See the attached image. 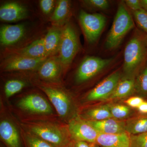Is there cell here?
Returning <instances> with one entry per match:
<instances>
[{
	"label": "cell",
	"mask_w": 147,
	"mask_h": 147,
	"mask_svg": "<svg viewBox=\"0 0 147 147\" xmlns=\"http://www.w3.org/2000/svg\"><path fill=\"white\" fill-rule=\"evenodd\" d=\"M134 26V23L123 3L119 5L112 26L108 34L105 47L113 50L120 44L125 35Z\"/></svg>",
	"instance_id": "obj_1"
},
{
	"label": "cell",
	"mask_w": 147,
	"mask_h": 147,
	"mask_svg": "<svg viewBox=\"0 0 147 147\" xmlns=\"http://www.w3.org/2000/svg\"><path fill=\"white\" fill-rule=\"evenodd\" d=\"M145 47L143 40L138 36H135L127 44L124 53L123 71L131 77L144 59Z\"/></svg>",
	"instance_id": "obj_2"
},
{
	"label": "cell",
	"mask_w": 147,
	"mask_h": 147,
	"mask_svg": "<svg viewBox=\"0 0 147 147\" xmlns=\"http://www.w3.org/2000/svg\"><path fill=\"white\" fill-rule=\"evenodd\" d=\"M79 49V40L76 32L73 26L67 23L62 28L58 51V57L63 67H67L71 64Z\"/></svg>",
	"instance_id": "obj_3"
},
{
	"label": "cell",
	"mask_w": 147,
	"mask_h": 147,
	"mask_svg": "<svg viewBox=\"0 0 147 147\" xmlns=\"http://www.w3.org/2000/svg\"><path fill=\"white\" fill-rule=\"evenodd\" d=\"M79 20L88 42L90 43L95 42L105 26L106 17L100 13H90L81 10Z\"/></svg>",
	"instance_id": "obj_4"
},
{
	"label": "cell",
	"mask_w": 147,
	"mask_h": 147,
	"mask_svg": "<svg viewBox=\"0 0 147 147\" xmlns=\"http://www.w3.org/2000/svg\"><path fill=\"white\" fill-rule=\"evenodd\" d=\"M112 60V59L87 57L82 61L77 69L75 76L76 82L82 83L88 81L109 65Z\"/></svg>",
	"instance_id": "obj_5"
},
{
	"label": "cell",
	"mask_w": 147,
	"mask_h": 147,
	"mask_svg": "<svg viewBox=\"0 0 147 147\" xmlns=\"http://www.w3.org/2000/svg\"><path fill=\"white\" fill-rule=\"evenodd\" d=\"M68 129L71 137L76 142L96 143L98 132L86 120L79 117L74 119L69 122Z\"/></svg>",
	"instance_id": "obj_6"
},
{
	"label": "cell",
	"mask_w": 147,
	"mask_h": 147,
	"mask_svg": "<svg viewBox=\"0 0 147 147\" xmlns=\"http://www.w3.org/2000/svg\"><path fill=\"white\" fill-rule=\"evenodd\" d=\"M120 77L119 71L111 74L90 92L87 95V100L95 101L109 99L119 82Z\"/></svg>",
	"instance_id": "obj_7"
},
{
	"label": "cell",
	"mask_w": 147,
	"mask_h": 147,
	"mask_svg": "<svg viewBox=\"0 0 147 147\" xmlns=\"http://www.w3.org/2000/svg\"><path fill=\"white\" fill-rule=\"evenodd\" d=\"M48 58L34 59L18 55H11L4 61L3 69L6 71H25L40 67Z\"/></svg>",
	"instance_id": "obj_8"
},
{
	"label": "cell",
	"mask_w": 147,
	"mask_h": 147,
	"mask_svg": "<svg viewBox=\"0 0 147 147\" xmlns=\"http://www.w3.org/2000/svg\"><path fill=\"white\" fill-rule=\"evenodd\" d=\"M34 135L50 143L56 147H65L68 144L65 136L58 129L46 125H36L32 127Z\"/></svg>",
	"instance_id": "obj_9"
},
{
	"label": "cell",
	"mask_w": 147,
	"mask_h": 147,
	"mask_svg": "<svg viewBox=\"0 0 147 147\" xmlns=\"http://www.w3.org/2000/svg\"><path fill=\"white\" fill-rule=\"evenodd\" d=\"M50 101L54 105L58 115L65 117L70 112L71 103L67 95L61 90L47 86H41Z\"/></svg>",
	"instance_id": "obj_10"
},
{
	"label": "cell",
	"mask_w": 147,
	"mask_h": 147,
	"mask_svg": "<svg viewBox=\"0 0 147 147\" xmlns=\"http://www.w3.org/2000/svg\"><path fill=\"white\" fill-rule=\"evenodd\" d=\"M18 105L22 110L31 113L48 114L53 112L46 99L38 94H30L23 98L18 102Z\"/></svg>",
	"instance_id": "obj_11"
},
{
	"label": "cell",
	"mask_w": 147,
	"mask_h": 147,
	"mask_svg": "<svg viewBox=\"0 0 147 147\" xmlns=\"http://www.w3.org/2000/svg\"><path fill=\"white\" fill-rule=\"evenodd\" d=\"M24 24L4 25L0 29V42L3 46H10L18 42L26 33Z\"/></svg>",
	"instance_id": "obj_12"
},
{
	"label": "cell",
	"mask_w": 147,
	"mask_h": 147,
	"mask_svg": "<svg viewBox=\"0 0 147 147\" xmlns=\"http://www.w3.org/2000/svg\"><path fill=\"white\" fill-rule=\"evenodd\" d=\"M28 15L26 8L15 2L5 3L0 7V19L6 22H15L24 19Z\"/></svg>",
	"instance_id": "obj_13"
},
{
	"label": "cell",
	"mask_w": 147,
	"mask_h": 147,
	"mask_svg": "<svg viewBox=\"0 0 147 147\" xmlns=\"http://www.w3.org/2000/svg\"><path fill=\"white\" fill-rule=\"evenodd\" d=\"M86 121L98 133L115 134L126 132L125 130V122L113 118L102 121Z\"/></svg>",
	"instance_id": "obj_14"
},
{
	"label": "cell",
	"mask_w": 147,
	"mask_h": 147,
	"mask_svg": "<svg viewBox=\"0 0 147 147\" xmlns=\"http://www.w3.org/2000/svg\"><path fill=\"white\" fill-rule=\"evenodd\" d=\"M96 143L102 147H130V134L126 132L115 134L98 133Z\"/></svg>",
	"instance_id": "obj_15"
},
{
	"label": "cell",
	"mask_w": 147,
	"mask_h": 147,
	"mask_svg": "<svg viewBox=\"0 0 147 147\" xmlns=\"http://www.w3.org/2000/svg\"><path fill=\"white\" fill-rule=\"evenodd\" d=\"M63 67L59 57L48 58L39 67V74L42 79L55 82L59 79Z\"/></svg>",
	"instance_id": "obj_16"
},
{
	"label": "cell",
	"mask_w": 147,
	"mask_h": 147,
	"mask_svg": "<svg viewBox=\"0 0 147 147\" xmlns=\"http://www.w3.org/2000/svg\"><path fill=\"white\" fill-rule=\"evenodd\" d=\"M12 55L34 59L48 57L45 52L43 38L36 40L22 49L12 50Z\"/></svg>",
	"instance_id": "obj_17"
},
{
	"label": "cell",
	"mask_w": 147,
	"mask_h": 147,
	"mask_svg": "<svg viewBox=\"0 0 147 147\" xmlns=\"http://www.w3.org/2000/svg\"><path fill=\"white\" fill-rule=\"evenodd\" d=\"M62 28L52 27L48 30L44 38V43L47 57L55 55L59 51L61 38Z\"/></svg>",
	"instance_id": "obj_18"
},
{
	"label": "cell",
	"mask_w": 147,
	"mask_h": 147,
	"mask_svg": "<svg viewBox=\"0 0 147 147\" xmlns=\"http://www.w3.org/2000/svg\"><path fill=\"white\" fill-rule=\"evenodd\" d=\"M0 136L8 147H21L17 129L9 121L3 120L0 123Z\"/></svg>",
	"instance_id": "obj_19"
},
{
	"label": "cell",
	"mask_w": 147,
	"mask_h": 147,
	"mask_svg": "<svg viewBox=\"0 0 147 147\" xmlns=\"http://www.w3.org/2000/svg\"><path fill=\"white\" fill-rule=\"evenodd\" d=\"M135 90V80L132 77H126L120 80L109 99H120L132 94Z\"/></svg>",
	"instance_id": "obj_20"
},
{
	"label": "cell",
	"mask_w": 147,
	"mask_h": 147,
	"mask_svg": "<svg viewBox=\"0 0 147 147\" xmlns=\"http://www.w3.org/2000/svg\"><path fill=\"white\" fill-rule=\"evenodd\" d=\"M125 130L130 135H137L147 131V117L135 118L125 122Z\"/></svg>",
	"instance_id": "obj_21"
},
{
	"label": "cell",
	"mask_w": 147,
	"mask_h": 147,
	"mask_svg": "<svg viewBox=\"0 0 147 147\" xmlns=\"http://www.w3.org/2000/svg\"><path fill=\"white\" fill-rule=\"evenodd\" d=\"M70 3L67 0H61L58 2L51 20L56 24H60L67 18L70 10Z\"/></svg>",
	"instance_id": "obj_22"
},
{
	"label": "cell",
	"mask_w": 147,
	"mask_h": 147,
	"mask_svg": "<svg viewBox=\"0 0 147 147\" xmlns=\"http://www.w3.org/2000/svg\"><path fill=\"white\" fill-rule=\"evenodd\" d=\"M88 120L99 121L112 118L113 116L108 104L90 109L86 113Z\"/></svg>",
	"instance_id": "obj_23"
},
{
	"label": "cell",
	"mask_w": 147,
	"mask_h": 147,
	"mask_svg": "<svg viewBox=\"0 0 147 147\" xmlns=\"http://www.w3.org/2000/svg\"><path fill=\"white\" fill-rule=\"evenodd\" d=\"M113 118L120 119L125 118L131 113V109L126 105L121 104H108Z\"/></svg>",
	"instance_id": "obj_24"
},
{
	"label": "cell",
	"mask_w": 147,
	"mask_h": 147,
	"mask_svg": "<svg viewBox=\"0 0 147 147\" xmlns=\"http://www.w3.org/2000/svg\"><path fill=\"white\" fill-rule=\"evenodd\" d=\"M26 86V83L21 80H11L5 83L4 87L5 93L7 98L16 94Z\"/></svg>",
	"instance_id": "obj_25"
},
{
	"label": "cell",
	"mask_w": 147,
	"mask_h": 147,
	"mask_svg": "<svg viewBox=\"0 0 147 147\" xmlns=\"http://www.w3.org/2000/svg\"><path fill=\"white\" fill-rule=\"evenodd\" d=\"M135 90L144 96H147V65L137 76L135 81Z\"/></svg>",
	"instance_id": "obj_26"
},
{
	"label": "cell",
	"mask_w": 147,
	"mask_h": 147,
	"mask_svg": "<svg viewBox=\"0 0 147 147\" xmlns=\"http://www.w3.org/2000/svg\"><path fill=\"white\" fill-rule=\"evenodd\" d=\"M26 145L27 147H56L34 135L27 136Z\"/></svg>",
	"instance_id": "obj_27"
},
{
	"label": "cell",
	"mask_w": 147,
	"mask_h": 147,
	"mask_svg": "<svg viewBox=\"0 0 147 147\" xmlns=\"http://www.w3.org/2000/svg\"><path fill=\"white\" fill-rule=\"evenodd\" d=\"M133 14L139 26L147 33V11L142 8L133 11Z\"/></svg>",
	"instance_id": "obj_28"
},
{
	"label": "cell",
	"mask_w": 147,
	"mask_h": 147,
	"mask_svg": "<svg viewBox=\"0 0 147 147\" xmlns=\"http://www.w3.org/2000/svg\"><path fill=\"white\" fill-rule=\"evenodd\" d=\"M83 3L88 7L95 10H105L109 6V2L106 0H86Z\"/></svg>",
	"instance_id": "obj_29"
},
{
	"label": "cell",
	"mask_w": 147,
	"mask_h": 147,
	"mask_svg": "<svg viewBox=\"0 0 147 147\" xmlns=\"http://www.w3.org/2000/svg\"><path fill=\"white\" fill-rule=\"evenodd\" d=\"M130 147H147V131L137 135H130Z\"/></svg>",
	"instance_id": "obj_30"
},
{
	"label": "cell",
	"mask_w": 147,
	"mask_h": 147,
	"mask_svg": "<svg viewBox=\"0 0 147 147\" xmlns=\"http://www.w3.org/2000/svg\"><path fill=\"white\" fill-rule=\"evenodd\" d=\"M40 6L42 12L45 14L51 13L55 6V1L53 0H41L40 1Z\"/></svg>",
	"instance_id": "obj_31"
},
{
	"label": "cell",
	"mask_w": 147,
	"mask_h": 147,
	"mask_svg": "<svg viewBox=\"0 0 147 147\" xmlns=\"http://www.w3.org/2000/svg\"><path fill=\"white\" fill-rule=\"evenodd\" d=\"M144 101V99L142 97L134 96L129 98L125 101V102L129 107L137 109L139 105Z\"/></svg>",
	"instance_id": "obj_32"
},
{
	"label": "cell",
	"mask_w": 147,
	"mask_h": 147,
	"mask_svg": "<svg viewBox=\"0 0 147 147\" xmlns=\"http://www.w3.org/2000/svg\"><path fill=\"white\" fill-rule=\"evenodd\" d=\"M125 3L133 11L139 10L142 8L141 1L139 0H126L125 1Z\"/></svg>",
	"instance_id": "obj_33"
},
{
	"label": "cell",
	"mask_w": 147,
	"mask_h": 147,
	"mask_svg": "<svg viewBox=\"0 0 147 147\" xmlns=\"http://www.w3.org/2000/svg\"><path fill=\"white\" fill-rule=\"evenodd\" d=\"M137 110L142 114H147V102L144 101L142 102L139 107L137 108Z\"/></svg>",
	"instance_id": "obj_34"
},
{
	"label": "cell",
	"mask_w": 147,
	"mask_h": 147,
	"mask_svg": "<svg viewBox=\"0 0 147 147\" xmlns=\"http://www.w3.org/2000/svg\"><path fill=\"white\" fill-rule=\"evenodd\" d=\"M75 147H91L87 142L83 141H77L75 143Z\"/></svg>",
	"instance_id": "obj_35"
},
{
	"label": "cell",
	"mask_w": 147,
	"mask_h": 147,
	"mask_svg": "<svg viewBox=\"0 0 147 147\" xmlns=\"http://www.w3.org/2000/svg\"><path fill=\"white\" fill-rule=\"evenodd\" d=\"M140 1L142 8L147 11V0H142Z\"/></svg>",
	"instance_id": "obj_36"
},
{
	"label": "cell",
	"mask_w": 147,
	"mask_h": 147,
	"mask_svg": "<svg viewBox=\"0 0 147 147\" xmlns=\"http://www.w3.org/2000/svg\"><path fill=\"white\" fill-rule=\"evenodd\" d=\"M65 147H75L72 144H68L67 146H66Z\"/></svg>",
	"instance_id": "obj_37"
},
{
	"label": "cell",
	"mask_w": 147,
	"mask_h": 147,
	"mask_svg": "<svg viewBox=\"0 0 147 147\" xmlns=\"http://www.w3.org/2000/svg\"><path fill=\"white\" fill-rule=\"evenodd\" d=\"M91 147H99L98 146H94V145H92Z\"/></svg>",
	"instance_id": "obj_38"
},
{
	"label": "cell",
	"mask_w": 147,
	"mask_h": 147,
	"mask_svg": "<svg viewBox=\"0 0 147 147\" xmlns=\"http://www.w3.org/2000/svg\"></svg>",
	"instance_id": "obj_39"
}]
</instances>
